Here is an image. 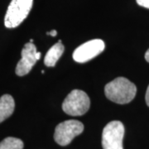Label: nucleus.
<instances>
[{"label":"nucleus","instance_id":"nucleus-1","mask_svg":"<svg viewBox=\"0 0 149 149\" xmlns=\"http://www.w3.org/2000/svg\"><path fill=\"white\" fill-rule=\"evenodd\" d=\"M104 93L109 100L119 104H125L134 99L137 87L128 79L118 77L105 85Z\"/></svg>","mask_w":149,"mask_h":149},{"label":"nucleus","instance_id":"nucleus-2","mask_svg":"<svg viewBox=\"0 0 149 149\" xmlns=\"http://www.w3.org/2000/svg\"><path fill=\"white\" fill-rule=\"evenodd\" d=\"M32 4L33 0H12L4 18L5 27L14 28L19 26L28 16Z\"/></svg>","mask_w":149,"mask_h":149},{"label":"nucleus","instance_id":"nucleus-3","mask_svg":"<svg viewBox=\"0 0 149 149\" xmlns=\"http://www.w3.org/2000/svg\"><path fill=\"white\" fill-rule=\"evenodd\" d=\"M90 106L91 100L87 94L80 90H74L65 99L62 109L70 116H80L89 110Z\"/></svg>","mask_w":149,"mask_h":149},{"label":"nucleus","instance_id":"nucleus-4","mask_svg":"<svg viewBox=\"0 0 149 149\" xmlns=\"http://www.w3.org/2000/svg\"><path fill=\"white\" fill-rule=\"evenodd\" d=\"M124 126L120 121H112L104 127L102 133L103 149H123Z\"/></svg>","mask_w":149,"mask_h":149},{"label":"nucleus","instance_id":"nucleus-5","mask_svg":"<svg viewBox=\"0 0 149 149\" xmlns=\"http://www.w3.org/2000/svg\"><path fill=\"white\" fill-rule=\"evenodd\" d=\"M84 130L83 123L77 120H67L59 123L55 129L54 139L61 146H66Z\"/></svg>","mask_w":149,"mask_h":149},{"label":"nucleus","instance_id":"nucleus-6","mask_svg":"<svg viewBox=\"0 0 149 149\" xmlns=\"http://www.w3.org/2000/svg\"><path fill=\"white\" fill-rule=\"evenodd\" d=\"M105 48L104 41L100 39H94L80 45L73 52V59L76 62L85 63L91 59L95 58L101 53Z\"/></svg>","mask_w":149,"mask_h":149},{"label":"nucleus","instance_id":"nucleus-7","mask_svg":"<svg viewBox=\"0 0 149 149\" xmlns=\"http://www.w3.org/2000/svg\"><path fill=\"white\" fill-rule=\"evenodd\" d=\"M40 57L41 52H37V47L33 43L28 42L25 44L22 50V59L17 65L16 74L19 76L28 74Z\"/></svg>","mask_w":149,"mask_h":149},{"label":"nucleus","instance_id":"nucleus-8","mask_svg":"<svg viewBox=\"0 0 149 149\" xmlns=\"http://www.w3.org/2000/svg\"><path fill=\"white\" fill-rule=\"evenodd\" d=\"M15 109V102L10 95H3L0 98V123L4 121L13 114Z\"/></svg>","mask_w":149,"mask_h":149},{"label":"nucleus","instance_id":"nucleus-9","mask_svg":"<svg viewBox=\"0 0 149 149\" xmlns=\"http://www.w3.org/2000/svg\"><path fill=\"white\" fill-rule=\"evenodd\" d=\"M65 47L62 45L61 41H59L58 42L56 43L54 46L48 50L47 53L44 59V63L47 66L53 67L56 65L59 58L62 56L64 52Z\"/></svg>","mask_w":149,"mask_h":149},{"label":"nucleus","instance_id":"nucleus-10","mask_svg":"<svg viewBox=\"0 0 149 149\" xmlns=\"http://www.w3.org/2000/svg\"><path fill=\"white\" fill-rule=\"evenodd\" d=\"M24 144L21 139L8 137L0 143V149H23Z\"/></svg>","mask_w":149,"mask_h":149},{"label":"nucleus","instance_id":"nucleus-11","mask_svg":"<svg viewBox=\"0 0 149 149\" xmlns=\"http://www.w3.org/2000/svg\"><path fill=\"white\" fill-rule=\"evenodd\" d=\"M136 1L139 6H142L149 9V0H136Z\"/></svg>","mask_w":149,"mask_h":149},{"label":"nucleus","instance_id":"nucleus-12","mask_svg":"<svg viewBox=\"0 0 149 149\" xmlns=\"http://www.w3.org/2000/svg\"><path fill=\"white\" fill-rule=\"evenodd\" d=\"M145 100H146V103L148 104V106L149 107V85L147 89V92H146V97H145Z\"/></svg>","mask_w":149,"mask_h":149},{"label":"nucleus","instance_id":"nucleus-13","mask_svg":"<svg viewBox=\"0 0 149 149\" xmlns=\"http://www.w3.org/2000/svg\"><path fill=\"white\" fill-rule=\"evenodd\" d=\"M47 34L48 35H50V36H52V37H56V36L57 35V32H56V30H52V31H51V32H48Z\"/></svg>","mask_w":149,"mask_h":149},{"label":"nucleus","instance_id":"nucleus-14","mask_svg":"<svg viewBox=\"0 0 149 149\" xmlns=\"http://www.w3.org/2000/svg\"><path fill=\"white\" fill-rule=\"evenodd\" d=\"M145 59H146V61L149 63V49L147 51V52L145 54Z\"/></svg>","mask_w":149,"mask_h":149}]
</instances>
